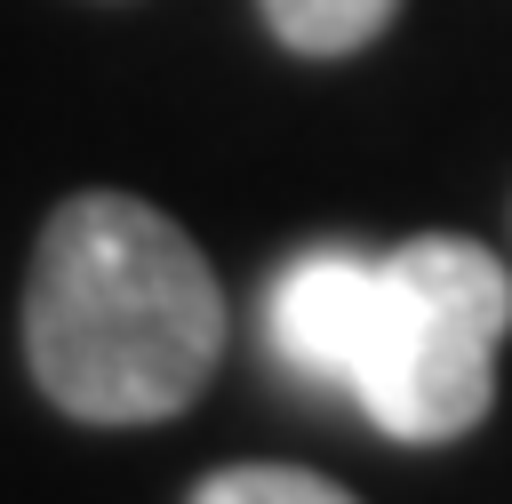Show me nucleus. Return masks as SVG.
<instances>
[{
	"instance_id": "f03ea898",
	"label": "nucleus",
	"mask_w": 512,
	"mask_h": 504,
	"mask_svg": "<svg viewBox=\"0 0 512 504\" xmlns=\"http://www.w3.org/2000/svg\"><path fill=\"white\" fill-rule=\"evenodd\" d=\"M224 352L208 256L136 192H72L32 248L24 360L80 424H160L200 400Z\"/></svg>"
},
{
	"instance_id": "20e7f679",
	"label": "nucleus",
	"mask_w": 512,
	"mask_h": 504,
	"mask_svg": "<svg viewBox=\"0 0 512 504\" xmlns=\"http://www.w3.org/2000/svg\"><path fill=\"white\" fill-rule=\"evenodd\" d=\"M192 504H360V496L296 464H224L192 488Z\"/></svg>"
},
{
	"instance_id": "7ed1b4c3",
	"label": "nucleus",
	"mask_w": 512,
	"mask_h": 504,
	"mask_svg": "<svg viewBox=\"0 0 512 504\" xmlns=\"http://www.w3.org/2000/svg\"><path fill=\"white\" fill-rule=\"evenodd\" d=\"M400 0H264V24L296 48V56H352L360 40H376L392 24Z\"/></svg>"
},
{
	"instance_id": "f257e3e1",
	"label": "nucleus",
	"mask_w": 512,
	"mask_h": 504,
	"mask_svg": "<svg viewBox=\"0 0 512 504\" xmlns=\"http://www.w3.org/2000/svg\"><path fill=\"white\" fill-rule=\"evenodd\" d=\"M512 328L504 264L464 232H424L400 248L320 240L264 288L272 352L360 400V416L408 448L472 432L496 400V344Z\"/></svg>"
}]
</instances>
